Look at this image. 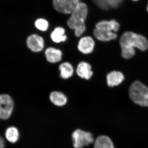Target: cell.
Returning a JSON list of instances; mask_svg holds the SVG:
<instances>
[{"label": "cell", "mask_w": 148, "mask_h": 148, "mask_svg": "<svg viewBox=\"0 0 148 148\" xmlns=\"http://www.w3.org/2000/svg\"><path fill=\"white\" fill-rule=\"evenodd\" d=\"M93 34L97 39L103 42L115 40L117 37V35L115 32L103 31L96 29H94Z\"/></svg>", "instance_id": "cell-14"}, {"label": "cell", "mask_w": 148, "mask_h": 148, "mask_svg": "<svg viewBox=\"0 0 148 148\" xmlns=\"http://www.w3.org/2000/svg\"><path fill=\"white\" fill-rule=\"evenodd\" d=\"M120 45L121 49V55L125 59L131 58L135 55V48L143 51L148 48V42L142 35L132 32H125L120 39Z\"/></svg>", "instance_id": "cell-1"}, {"label": "cell", "mask_w": 148, "mask_h": 148, "mask_svg": "<svg viewBox=\"0 0 148 148\" xmlns=\"http://www.w3.org/2000/svg\"><path fill=\"white\" fill-rule=\"evenodd\" d=\"M34 25L37 29L42 32L47 31L49 26L47 21L42 18L36 19L35 21Z\"/></svg>", "instance_id": "cell-20"}, {"label": "cell", "mask_w": 148, "mask_h": 148, "mask_svg": "<svg viewBox=\"0 0 148 148\" xmlns=\"http://www.w3.org/2000/svg\"><path fill=\"white\" fill-rule=\"evenodd\" d=\"M27 44L28 48L33 52H39L42 51L44 47V40L39 35L32 34L27 38Z\"/></svg>", "instance_id": "cell-7"}, {"label": "cell", "mask_w": 148, "mask_h": 148, "mask_svg": "<svg viewBox=\"0 0 148 148\" xmlns=\"http://www.w3.org/2000/svg\"><path fill=\"white\" fill-rule=\"evenodd\" d=\"M88 8L86 4L81 2L71 14V17L67 21V24L70 29L75 32L76 36H81L85 32V21L87 17Z\"/></svg>", "instance_id": "cell-2"}, {"label": "cell", "mask_w": 148, "mask_h": 148, "mask_svg": "<svg viewBox=\"0 0 148 148\" xmlns=\"http://www.w3.org/2000/svg\"><path fill=\"white\" fill-rule=\"evenodd\" d=\"M49 99L53 105L59 107L65 106L68 101L67 97L64 93L57 91L51 92Z\"/></svg>", "instance_id": "cell-15"}, {"label": "cell", "mask_w": 148, "mask_h": 148, "mask_svg": "<svg viewBox=\"0 0 148 148\" xmlns=\"http://www.w3.org/2000/svg\"><path fill=\"white\" fill-rule=\"evenodd\" d=\"M72 139L75 148H82L94 142V138L91 133L80 129H77L73 132Z\"/></svg>", "instance_id": "cell-4"}, {"label": "cell", "mask_w": 148, "mask_h": 148, "mask_svg": "<svg viewBox=\"0 0 148 148\" xmlns=\"http://www.w3.org/2000/svg\"><path fill=\"white\" fill-rule=\"evenodd\" d=\"M94 148H114V147L113 143L108 137L101 135L95 140Z\"/></svg>", "instance_id": "cell-18"}, {"label": "cell", "mask_w": 148, "mask_h": 148, "mask_svg": "<svg viewBox=\"0 0 148 148\" xmlns=\"http://www.w3.org/2000/svg\"><path fill=\"white\" fill-rule=\"evenodd\" d=\"M124 78V75L121 72L114 71L107 75V84L110 87H114L121 84Z\"/></svg>", "instance_id": "cell-12"}, {"label": "cell", "mask_w": 148, "mask_h": 148, "mask_svg": "<svg viewBox=\"0 0 148 148\" xmlns=\"http://www.w3.org/2000/svg\"><path fill=\"white\" fill-rule=\"evenodd\" d=\"M120 25L116 20L112 19L110 21H102L98 22L95 25V29L103 31L114 32L119 30Z\"/></svg>", "instance_id": "cell-11"}, {"label": "cell", "mask_w": 148, "mask_h": 148, "mask_svg": "<svg viewBox=\"0 0 148 148\" xmlns=\"http://www.w3.org/2000/svg\"><path fill=\"white\" fill-rule=\"evenodd\" d=\"M65 29L61 27H57L51 34V38L53 42L60 43L64 42L67 40V37L65 34Z\"/></svg>", "instance_id": "cell-16"}, {"label": "cell", "mask_w": 148, "mask_h": 148, "mask_svg": "<svg viewBox=\"0 0 148 148\" xmlns=\"http://www.w3.org/2000/svg\"><path fill=\"white\" fill-rule=\"evenodd\" d=\"M80 2V0H53L56 10L66 14H71Z\"/></svg>", "instance_id": "cell-6"}, {"label": "cell", "mask_w": 148, "mask_h": 148, "mask_svg": "<svg viewBox=\"0 0 148 148\" xmlns=\"http://www.w3.org/2000/svg\"><path fill=\"white\" fill-rule=\"evenodd\" d=\"M5 137L9 143L14 144L18 141L19 133L16 127L11 126L8 127L5 132Z\"/></svg>", "instance_id": "cell-19"}, {"label": "cell", "mask_w": 148, "mask_h": 148, "mask_svg": "<svg viewBox=\"0 0 148 148\" xmlns=\"http://www.w3.org/2000/svg\"><path fill=\"white\" fill-rule=\"evenodd\" d=\"M129 96L135 104L148 107V87L138 81L134 82L129 88Z\"/></svg>", "instance_id": "cell-3"}, {"label": "cell", "mask_w": 148, "mask_h": 148, "mask_svg": "<svg viewBox=\"0 0 148 148\" xmlns=\"http://www.w3.org/2000/svg\"><path fill=\"white\" fill-rule=\"evenodd\" d=\"M5 143L2 137L0 136V148H5Z\"/></svg>", "instance_id": "cell-21"}, {"label": "cell", "mask_w": 148, "mask_h": 148, "mask_svg": "<svg viewBox=\"0 0 148 148\" xmlns=\"http://www.w3.org/2000/svg\"><path fill=\"white\" fill-rule=\"evenodd\" d=\"M14 102L8 94L0 95V119H8L12 114L14 110Z\"/></svg>", "instance_id": "cell-5"}, {"label": "cell", "mask_w": 148, "mask_h": 148, "mask_svg": "<svg viewBox=\"0 0 148 148\" xmlns=\"http://www.w3.org/2000/svg\"><path fill=\"white\" fill-rule=\"evenodd\" d=\"M132 1H138V0H132Z\"/></svg>", "instance_id": "cell-22"}, {"label": "cell", "mask_w": 148, "mask_h": 148, "mask_svg": "<svg viewBox=\"0 0 148 148\" xmlns=\"http://www.w3.org/2000/svg\"><path fill=\"white\" fill-rule=\"evenodd\" d=\"M124 0H92L97 6L104 10L116 8L122 3Z\"/></svg>", "instance_id": "cell-13"}, {"label": "cell", "mask_w": 148, "mask_h": 148, "mask_svg": "<svg viewBox=\"0 0 148 148\" xmlns=\"http://www.w3.org/2000/svg\"><path fill=\"white\" fill-rule=\"evenodd\" d=\"M77 75L83 79L89 80L93 75L92 68L90 64L84 61L80 62L77 66Z\"/></svg>", "instance_id": "cell-9"}, {"label": "cell", "mask_w": 148, "mask_h": 148, "mask_svg": "<svg viewBox=\"0 0 148 148\" xmlns=\"http://www.w3.org/2000/svg\"><path fill=\"white\" fill-rule=\"evenodd\" d=\"M45 53L47 61L52 64H55L61 61L63 56V53L60 49L53 47L47 49Z\"/></svg>", "instance_id": "cell-10"}, {"label": "cell", "mask_w": 148, "mask_h": 148, "mask_svg": "<svg viewBox=\"0 0 148 148\" xmlns=\"http://www.w3.org/2000/svg\"><path fill=\"white\" fill-rule=\"evenodd\" d=\"M59 70L60 72V76L64 79H68L73 75V67L69 62H64L60 64Z\"/></svg>", "instance_id": "cell-17"}, {"label": "cell", "mask_w": 148, "mask_h": 148, "mask_svg": "<svg viewBox=\"0 0 148 148\" xmlns=\"http://www.w3.org/2000/svg\"><path fill=\"white\" fill-rule=\"evenodd\" d=\"M147 11H148V5L147 8Z\"/></svg>", "instance_id": "cell-23"}, {"label": "cell", "mask_w": 148, "mask_h": 148, "mask_svg": "<svg viewBox=\"0 0 148 148\" xmlns=\"http://www.w3.org/2000/svg\"><path fill=\"white\" fill-rule=\"evenodd\" d=\"M95 42L89 36L82 37L78 43L77 48L80 52L85 54L92 53L95 47Z\"/></svg>", "instance_id": "cell-8"}]
</instances>
